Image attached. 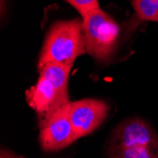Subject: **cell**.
Returning a JSON list of instances; mask_svg holds the SVG:
<instances>
[{
	"instance_id": "cell-1",
	"label": "cell",
	"mask_w": 158,
	"mask_h": 158,
	"mask_svg": "<svg viewBox=\"0 0 158 158\" xmlns=\"http://www.w3.org/2000/svg\"><path fill=\"white\" fill-rule=\"evenodd\" d=\"M71 67L56 64L39 66V80L27 90L26 98L27 104L38 114L40 120L70 102L67 84Z\"/></svg>"
},
{
	"instance_id": "cell-2",
	"label": "cell",
	"mask_w": 158,
	"mask_h": 158,
	"mask_svg": "<svg viewBox=\"0 0 158 158\" xmlns=\"http://www.w3.org/2000/svg\"><path fill=\"white\" fill-rule=\"evenodd\" d=\"M109 158H158V135L144 120L128 119L114 131Z\"/></svg>"
},
{
	"instance_id": "cell-3",
	"label": "cell",
	"mask_w": 158,
	"mask_h": 158,
	"mask_svg": "<svg viewBox=\"0 0 158 158\" xmlns=\"http://www.w3.org/2000/svg\"><path fill=\"white\" fill-rule=\"evenodd\" d=\"M85 51L82 20L57 22L46 37L39 66L47 64L72 66L75 60Z\"/></svg>"
},
{
	"instance_id": "cell-4",
	"label": "cell",
	"mask_w": 158,
	"mask_h": 158,
	"mask_svg": "<svg viewBox=\"0 0 158 158\" xmlns=\"http://www.w3.org/2000/svg\"><path fill=\"white\" fill-rule=\"evenodd\" d=\"M82 28L86 51L99 62L109 59L118 44V24L107 13L98 9L82 17Z\"/></svg>"
},
{
	"instance_id": "cell-5",
	"label": "cell",
	"mask_w": 158,
	"mask_h": 158,
	"mask_svg": "<svg viewBox=\"0 0 158 158\" xmlns=\"http://www.w3.org/2000/svg\"><path fill=\"white\" fill-rule=\"evenodd\" d=\"M69 104L40 120V142L45 151L62 150L78 139L69 118Z\"/></svg>"
},
{
	"instance_id": "cell-6",
	"label": "cell",
	"mask_w": 158,
	"mask_h": 158,
	"mask_svg": "<svg viewBox=\"0 0 158 158\" xmlns=\"http://www.w3.org/2000/svg\"><path fill=\"white\" fill-rule=\"evenodd\" d=\"M107 104L99 99L86 98L70 102L69 118L77 137L94 132L104 121L108 114Z\"/></svg>"
},
{
	"instance_id": "cell-7",
	"label": "cell",
	"mask_w": 158,
	"mask_h": 158,
	"mask_svg": "<svg viewBox=\"0 0 158 158\" xmlns=\"http://www.w3.org/2000/svg\"><path fill=\"white\" fill-rule=\"evenodd\" d=\"M133 7L140 20L158 21V0H133Z\"/></svg>"
},
{
	"instance_id": "cell-8",
	"label": "cell",
	"mask_w": 158,
	"mask_h": 158,
	"mask_svg": "<svg viewBox=\"0 0 158 158\" xmlns=\"http://www.w3.org/2000/svg\"><path fill=\"white\" fill-rule=\"evenodd\" d=\"M71 6L74 7L83 17L86 14H88L98 9V0H65Z\"/></svg>"
},
{
	"instance_id": "cell-9",
	"label": "cell",
	"mask_w": 158,
	"mask_h": 158,
	"mask_svg": "<svg viewBox=\"0 0 158 158\" xmlns=\"http://www.w3.org/2000/svg\"><path fill=\"white\" fill-rule=\"evenodd\" d=\"M0 158H25L21 155H18L16 153H14L9 150L6 149H2L1 150V155H0Z\"/></svg>"
}]
</instances>
